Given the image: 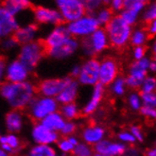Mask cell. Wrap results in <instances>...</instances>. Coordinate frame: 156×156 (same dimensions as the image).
Returning <instances> with one entry per match:
<instances>
[{"mask_svg": "<svg viewBox=\"0 0 156 156\" xmlns=\"http://www.w3.org/2000/svg\"><path fill=\"white\" fill-rule=\"evenodd\" d=\"M36 91L37 87L30 81L20 83L6 81L1 85V96L13 110H21L29 107L35 98Z\"/></svg>", "mask_w": 156, "mask_h": 156, "instance_id": "obj_1", "label": "cell"}, {"mask_svg": "<svg viewBox=\"0 0 156 156\" xmlns=\"http://www.w3.org/2000/svg\"><path fill=\"white\" fill-rule=\"evenodd\" d=\"M104 29L109 37L110 44L113 48H123L130 43L133 27L124 21L119 14H115Z\"/></svg>", "mask_w": 156, "mask_h": 156, "instance_id": "obj_2", "label": "cell"}, {"mask_svg": "<svg viewBox=\"0 0 156 156\" xmlns=\"http://www.w3.org/2000/svg\"><path fill=\"white\" fill-rule=\"evenodd\" d=\"M80 42V49L87 57L94 58L96 55L103 52L110 45L109 37L103 27H99L88 38L82 39Z\"/></svg>", "mask_w": 156, "mask_h": 156, "instance_id": "obj_3", "label": "cell"}, {"mask_svg": "<svg viewBox=\"0 0 156 156\" xmlns=\"http://www.w3.org/2000/svg\"><path fill=\"white\" fill-rule=\"evenodd\" d=\"M45 54H47V48L44 43L34 41L21 45L18 54V60L21 61L31 71L39 65Z\"/></svg>", "mask_w": 156, "mask_h": 156, "instance_id": "obj_4", "label": "cell"}, {"mask_svg": "<svg viewBox=\"0 0 156 156\" xmlns=\"http://www.w3.org/2000/svg\"><path fill=\"white\" fill-rule=\"evenodd\" d=\"M66 26L70 35L78 40L88 38L99 27H101L97 21L95 15L88 13H85L75 21L66 24Z\"/></svg>", "mask_w": 156, "mask_h": 156, "instance_id": "obj_5", "label": "cell"}, {"mask_svg": "<svg viewBox=\"0 0 156 156\" xmlns=\"http://www.w3.org/2000/svg\"><path fill=\"white\" fill-rule=\"evenodd\" d=\"M59 102L56 98L49 97L35 98L29 106V114L35 121H42L49 115L57 112Z\"/></svg>", "mask_w": 156, "mask_h": 156, "instance_id": "obj_6", "label": "cell"}, {"mask_svg": "<svg viewBox=\"0 0 156 156\" xmlns=\"http://www.w3.org/2000/svg\"><path fill=\"white\" fill-rule=\"evenodd\" d=\"M54 2L66 24L75 21L86 13L82 0H54Z\"/></svg>", "mask_w": 156, "mask_h": 156, "instance_id": "obj_7", "label": "cell"}, {"mask_svg": "<svg viewBox=\"0 0 156 156\" xmlns=\"http://www.w3.org/2000/svg\"><path fill=\"white\" fill-rule=\"evenodd\" d=\"M151 62V61L147 57L133 62L129 68V74L126 78L127 86L133 89H140L143 81L148 77L147 73L150 70Z\"/></svg>", "mask_w": 156, "mask_h": 156, "instance_id": "obj_8", "label": "cell"}, {"mask_svg": "<svg viewBox=\"0 0 156 156\" xmlns=\"http://www.w3.org/2000/svg\"><path fill=\"white\" fill-rule=\"evenodd\" d=\"M100 62L95 58H90L81 65L80 74L78 81L82 85L95 86L99 83Z\"/></svg>", "mask_w": 156, "mask_h": 156, "instance_id": "obj_9", "label": "cell"}, {"mask_svg": "<svg viewBox=\"0 0 156 156\" xmlns=\"http://www.w3.org/2000/svg\"><path fill=\"white\" fill-rule=\"evenodd\" d=\"M33 18L35 22L41 25L57 26L63 23L62 17L57 9L45 6H38L33 10Z\"/></svg>", "mask_w": 156, "mask_h": 156, "instance_id": "obj_10", "label": "cell"}, {"mask_svg": "<svg viewBox=\"0 0 156 156\" xmlns=\"http://www.w3.org/2000/svg\"><path fill=\"white\" fill-rule=\"evenodd\" d=\"M119 67L117 62L111 57H107L100 62L99 66V83L110 85L117 79Z\"/></svg>", "mask_w": 156, "mask_h": 156, "instance_id": "obj_11", "label": "cell"}, {"mask_svg": "<svg viewBox=\"0 0 156 156\" xmlns=\"http://www.w3.org/2000/svg\"><path fill=\"white\" fill-rule=\"evenodd\" d=\"M70 33L67 30L66 24H60L52 27V30L48 33L43 43L47 50L55 48L65 43L69 37Z\"/></svg>", "mask_w": 156, "mask_h": 156, "instance_id": "obj_12", "label": "cell"}, {"mask_svg": "<svg viewBox=\"0 0 156 156\" xmlns=\"http://www.w3.org/2000/svg\"><path fill=\"white\" fill-rule=\"evenodd\" d=\"M30 70L19 60H14L7 65L5 70L6 80L12 83L25 82L29 79Z\"/></svg>", "mask_w": 156, "mask_h": 156, "instance_id": "obj_13", "label": "cell"}, {"mask_svg": "<svg viewBox=\"0 0 156 156\" xmlns=\"http://www.w3.org/2000/svg\"><path fill=\"white\" fill-rule=\"evenodd\" d=\"M20 27L15 15L7 11L4 7L0 9V36L1 38L11 37Z\"/></svg>", "mask_w": 156, "mask_h": 156, "instance_id": "obj_14", "label": "cell"}, {"mask_svg": "<svg viewBox=\"0 0 156 156\" xmlns=\"http://www.w3.org/2000/svg\"><path fill=\"white\" fill-rule=\"evenodd\" d=\"M80 48V42L70 36V37L59 47L47 50V55L56 60H63L70 57Z\"/></svg>", "mask_w": 156, "mask_h": 156, "instance_id": "obj_15", "label": "cell"}, {"mask_svg": "<svg viewBox=\"0 0 156 156\" xmlns=\"http://www.w3.org/2000/svg\"><path fill=\"white\" fill-rule=\"evenodd\" d=\"M31 137L37 145L51 146L59 141L58 133L48 129L41 122L34 124L31 131Z\"/></svg>", "mask_w": 156, "mask_h": 156, "instance_id": "obj_16", "label": "cell"}, {"mask_svg": "<svg viewBox=\"0 0 156 156\" xmlns=\"http://www.w3.org/2000/svg\"><path fill=\"white\" fill-rule=\"evenodd\" d=\"M67 81V77L65 79H48L41 81L37 86V91L43 97L56 98L65 88Z\"/></svg>", "mask_w": 156, "mask_h": 156, "instance_id": "obj_17", "label": "cell"}, {"mask_svg": "<svg viewBox=\"0 0 156 156\" xmlns=\"http://www.w3.org/2000/svg\"><path fill=\"white\" fill-rule=\"evenodd\" d=\"M79 84L80 82L78 80L72 77H67V81L65 88L56 98L57 101L62 105L74 102L79 94Z\"/></svg>", "mask_w": 156, "mask_h": 156, "instance_id": "obj_18", "label": "cell"}, {"mask_svg": "<svg viewBox=\"0 0 156 156\" xmlns=\"http://www.w3.org/2000/svg\"><path fill=\"white\" fill-rule=\"evenodd\" d=\"M125 144L121 142H114L108 139H104L94 146L96 152L102 153L106 156H119L126 151Z\"/></svg>", "mask_w": 156, "mask_h": 156, "instance_id": "obj_19", "label": "cell"}, {"mask_svg": "<svg viewBox=\"0 0 156 156\" xmlns=\"http://www.w3.org/2000/svg\"><path fill=\"white\" fill-rule=\"evenodd\" d=\"M146 5L147 4L141 2L133 3L129 6H126L118 14L123 18L124 21H126L128 24L133 27L140 19Z\"/></svg>", "mask_w": 156, "mask_h": 156, "instance_id": "obj_20", "label": "cell"}, {"mask_svg": "<svg viewBox=\"0 0 156 156\" xmlns=\"http://www.w3.org/2000/svg\"><path fill=\"white\" fill-rule=\"evenodd\" d=\"M106 132L104 128L98 125H90L85 127L81 133V137L83 141L91 146H96L99 142L104 140Z\"/></svg>", "mask_w": 156, "mask_h": 156, "instance_id": "obj_21", "label": "cell"}, {"mask_svg": "<svg viewBox=\"0 0 156 156\" xmlns=\"http://www.w3.org/2000/svg\"><path fill=\"white\" fill-rule=\"evenodd\" d=\"M38 34V27L36 24H27L21 26L18 30L15 32L13 37L16 39L18 44L23 45L31 42L36 41V37Z\"/></svg>", "mask_w": 156, "mask_h": 156, "instance_id": "obj_22", "label": "cell"}, {"mask_svg": "<svg viewBox=\"0 0 156 156\" xmlns=\"http://www.w3.org/2000/svg\"><path fill=\"white\" fill-rule=\"evenodd\" d=\"M104 91H105L104 85H102L101 83H98L97 85H95L94 89H93V93H92V96H91V98L84 105L81 113L85 115H89L94 114L98 110V108L100 104V101H101V99L104 96Z\"/></svg>", "mask_w": 156, "mask_h": 156, "instance_id": "obj_23", "label": "cell"}, {"mask_svg": "<svg viewBox=\"0 0 156 156\" xmlns=\"http://www.w3.org/2000/svg\"><path fill=\"white\" fill-rule=\"evenodd\" d=\"M24 119L19 110H12L5 116V126L9 133H14L22 130Z\"/></svg>", "mask_w": 156, "mask_h": 156, "instance_id": "obj_24", "label": "cell"}, {"mask_svg": "<svg viewBox=\"0 0 156 156\" xmlns=\"http://www.w3.org/2000/svg\"><path fill=\"white\" fill-rule=\"evenodd\" d=\"M0 144H1V150L9 154H15L21 150V141L13 133L2 135L0 137Z\"/></svg>", "mask_w": 156, "mask_h": 156, "instance_id": "obj_25", "label": "cell"}, {"mask_svg": "<svg viewBox=\"0 0 156 156\" xmlns=\"http://www.w3.org/2000/svg\"><path fill=\"white\" fill-rule=\"evenodd\" d=\"M66 122V119L59 112H55V113L49 115L48 116L44 118L41 121V123L44 127H47L48 129H49L53 132H56V133L62 132Z\"/></svg>", "mask_w": 156, "mask_h": 156, "instance_id": "obj_26", "label": "cell"}, {"mask_svg": "<svg viewBox=\"0 0 156 156\" xmlns=\"http://www.w3.org/2000/svg\"><path fill=\"white\" fill-rule=\"evenodd\" d=\"M30 6V0H4L3 6L13 15H17L26 11Z\"/></svg>", "mask_w": 156, "mask_h": 156, "instance_id": "obj_27", "label": "cell"}, {"mask_svg": "<svg viewBox=\"0 0 156 156\" xmlns=\"http://www.w3.org/2000/svg\"><path fill=\"white\" fill-rule=\"evenodd\" d=\"M100 27H106L115 17V12L110 6H103L94 14Z\"/></svg>", "mask_w": 156, "mask_h": 156, "instance_id": "obj_28", "label": "cell"}, {"mask_svg": "<svg viewBox=\"0 0 156 156\" xmlns=\"http://www.w3.org/2000/svg\"><path fill=\"white\" fill-rule=\"evenodd\" d=\"M149 32L142 27H137L133 30L130 43L134 47H145V44L149 39Z\"/></svg>", "mask_w": 156, "mask_h": 156, "instance_id": "obj_29", "label": "cell"}, {"mask_svg": "<svg viewBox=\"0 0 156 156\" xmlns=\"http://www.w3.org/2000/svg\"><path fill=\"white\" fill-rule=\"evenodd\" d=\"M27 156H57V155L51 146L36 145L30 150Z\"/></svg>", "mask_w": 156, "mask_h": 156, "instance_id": "obj_30", "label": "cell"}, {"mask_svg": "<svg viewBox=\"0 0 156 156\" xmlns=\"http://www.w3.org/2000/svg\"><path fill=\"white\" fill-rule=\"evenodd\" d=\"M61 114L67 120H72V119H75L80 115V110L77 104H75L74 102L63 104L61 107Z\"/></svg>", "mask_w": 156, "mask_h": 156, "instance_id": "obj_31", "label": "cell"}, {"mask_svg": "<svg viewBox=\"0 0 156 156\" xmlns=\"http://www.w3.org/2000/svg\"><path fill=\"white\" fill-rule=\"evenodd\" d=\"M141 19L142 21L148 24L156 19V1H151L146 5Z\"/></svg>", "mask_w": 156, "mask_h": 156, "instance_id": "obj_32", "label": "cell"}, {"mask_svg": "<svg viewBox=\"0 0 156 156\" xmlns=\"http://www.w3.org/2000/svg\"><path fill=\"white\" fill-rule=\"evenodd\" d=\"M95 150L91 145L85 142H80L74 149L73 155L74 156H93Z\"/></svg>", "mask_w": 156, "mask_h": 156, "instance_id": "obj_33", "label": "cell"}, {"mask_svg": "<svg viewBox=\"0 0 156 156\" xmlns=\"http://www.w3.org/2000/svg\"><path fill=\"white\" fill-rule=\"evenodd\" d=\"M126 86H127L126 79H124L122 77H118L111 84V90L115 96L120 97L125 94Z\"/></svg>", "mask_w": 156, "mask_h": 156, "instance_id": "obj_34", "label": "cell"}, {"mask_svg": "<svg viewBox=\"0 0 156 156\" xmlns=\"http://www.w3.org/2000/svg\"><path fill=\"white\" fill-rule=\"evenodd\" d=\"M128 103H129L131 109L133 110V111H139L143 107L142 98L139 94L135 93V92L130 94L129 98H128Z\"/></svg>", "mask_w": 156, "mask_h": 156, "instance_id": "obj_35", "label": "cell"}, {"mask_svg": "<svg viewBox=\"0 0 156 156\" xmlns=\"http://www.w3.org/2000/svg\"><path fill=\"white\" fill-rule=\"evenodd\" d=\"M140 91L142 94L154 93V91H156V79L153 77H147L140 87Z\"/></svg>", "mask_w": 156, "mask_h": 156, "instance_id": "obj_36", "label": "cell"}, {"mask_svg": "<svg viewBox=\"0 0 156 156\" xmlns=\"http://www.w3.org/2000/svg\"><path fill=\"white\" fill-rule=\"evenodd\" d=\"M58 149L65 154H67V153H73L74 151V149H75V145L73 144L68 137H65V138H62L58 141Z\"/></svg>", "mask_w": 156, "mask_h": 156, "instance_id": "obj_37", "label": "cell"}, {"mask_svg": "<svg viewBox=\"0 0 156 156\" xmlns=\"http://www.w3.org/2000/svg\"><path fill=\"white\" fill-rule=\"evenodd\" d=\"M86 13L95 14L100 8L103 7L99 0H82Z\"/></svg>", "mask_w": 156, "mask_h": 156, "instance_id": "obj_38", "label": "cell"}, {"mask_svg": "<svg viewBox=\"0 0 156 156\" xmlns=\"http://www.w3.org/2000/svg\"><path fill=\"white\" fill-rule=\"evenodd\" d=\"M118 139L123 144H133L136 142L135 137L130 131H123L118 133Z\"/></svg>", "mask_w": 156, "mask_h": 156, "instance_id": "obj_39", "label": "cell"}, {"mask_svg": "<svg viewBox=\"0 0 156 156\" xmlns=\"http://www.w3.org/2000/svg\"><path fill=\"white\" fill-rule=\"evenodd\" d=\"M143 106L156 107V94L155 93H146L141 94Z\"/></svg>", "mask_w": 156, "mask_h": 156, "instance_id": "obj_40", "label": "cell"}, {"mask_svg": "<svg viewBox=\"0 0 156 156\" xmlns=\"http://www.w3.org/2000/svg\"><path fill=\"white\" fill-rule=\"evenodd\" d=\"M19 44L18 42L16 41V39L13 37V36H11V37H7V38H4L3 41H2V48L4 50H12L14 49L17 45Z\"/></svg>", "mask_w": 156, "mask_h": 156, "instance_id": "obj_41", "label": "cell"}, {"mask_svg": "<svg viewBox=\"0 0 156 156\" xmlns=\"http://www.w3.org/2000/svg\"><path fill=\"white\" fill-rule=\"evenodd\" d=\"M76 128H77V126H76V124L74 122L68 120V121L66 122L65 126H63L61 133L62 135H65L66 137L70 136V135H73V133L76 132Z\"/></svg>", "mask_w": 156, "mask_h": 156, "instance_id": "obj_42", "label": "cell"}, {"mask_svg": "<svg viewBox=\"0 0 156 156\" xmlns=\"http://www.w3.org/2000/svg\"><path fill=\"white\" fill-rule=\"evenodd\" d=\"M141 114L150 119H156V107H150V106H143L140 110Z\"/></svg>", "mask_w": 156, "mask_h": 156, "instance_id": "obj_43", "label": "cell"}, {"mask_svg": "<svg viewBox=\"0 0 156 156\" xmlns=\"http://www.w3.org/2000/svg\"><path fill=\"white\" fill-rule=\"evenodd\" d=\"M133 57L135 61L142 60L146 57V48L145 47H134L133 50Z\"/></svg>", "mask_w": 156, "mask_h": 156, "instance_id": "obj_44", "label": "cell"}, {"mask_svg": "<svg viewBox=\"0 0 156 156\" xmlns=\"http://www.w3.org/2000/svg\"><path fill=\"white\" fill-rule=\"evenodd\" d=\"M126 0H112L110 7L115 12H120L125 7Z\"/></svg>", "mask_w": 156, "mask_h": 156, "instance_id": "obj_45", "label": "cell"}, {"mask_svg": "<svg viewBox=\"0 0 156 156\" xmlns=\"http://www.w3.org/2000/svg\"><path fill=\"white\" fill-rule=\"evenodd\" d=\"M130 132L133 133V135L135 137L136 141H139V142H143L144 140V133L141 130V128L138 126H132Z\"/></svg>", "mask_w": 156, "mask_h": 156, "instance_id": "obj_46", "label": "cell"}, {"mask_svg": "<svg viewBox=\"0 0 156 156\" xmlns=\"http://www.w3.org/2000/svg\"><path fill=\"white\" fill-rule=\"evenodd\" d=\"M119 156H141L138 150L134 148H127L126 151Z\"/></svg>", "mask_w": 156, "mask_h": 156, "instance_id": "obj_47", "label": "cell"}, {"mask_svg": "<svg viewBox=\"0 0 156 156\" xmlns=\"http://www.w3.org/2000/svg\"><path fill=\"white\" fill-rule=\"evenodd\" d=\"M147 30H148L150 35L155 36L156 37V19L151 22L150 24H148V29H147Z\"/></svg>", "mask_w": 156, "mask_h": 156, "instance_id": "obj_48", "label": "cell"}, {"mask_svg": "<svg viewBox=\"0 0 156 156\" xmlns=\"http://www.w3.org/2000/svg\"><path fill=\"white\" fill-rule=\"evenodd\" d=\"M80 70H81V66L76 65L72 67L71 69V76L72 78H78L80 74Z\"/></svg>", "mask_w": 156, "mask_h": 156, "instance_id": "obj_49", "label": "cell"}, {"mask_svg": "<svg viewBox=\"0 0 156 156\" xmlns=\"http://www.w3.org/2000/svg\"><path fill=\"white\" fill-rule=\"evenodd\" d=\"M150 1H151V0H126L125 7L129 6V5H131L133 3H136V2H141V3H144V4H148V3H150Z\"/></svg>", "mask_w": 156, "mask_h": 156, "instance_id": "obj_50", "label": "cell"}, {"mask_svg": "<svg viewBox=\"0 0 156 156\" xmlns=\"http://www.w3.org/2000/svg\"><path fill=\"white\" fill-rule=\"evenodd\" d=\"M146 156H156V146L154 148H151L149 151H147Z\"/></svg>", "mask_w": 156, "mask_h": 156, "instance_id": "obj_51", "label": "cell"}, {"mask_svg": "<svg viewBox=\"0 0 156 156\" xmlns=\"http://www.w3.org/2000/svg\"><path fill=\"white\" fill-rule=\"evenodd\" d=\"M6 67H7V66L5 65L3 61H1V63H0V74H1V76L4 75V73H5L4 69L6 70Z\"/></svg>", "mask_w": 156, "mask_h": 156, "instance_id": "obj_52", "label": "cell"}, {"mask_svg": "<svg viewBox=\"0 0 156 156\" xmlns=\"http://www.w3.org/2000/svg\"><path fill=\"white\" fill-rule=\"evenodd\" d=\"M150 71H151V72H156V62L151 61V66H150Z\"/></svg>", "mask_w": 156, "mask_h": 156, "instance_id": "obj_53", "label": "cell"}, {"mask_svg": "<svg viewBox=\"0 0 156 156\" xmlns=\"http://www.w3.org/2000/svg\"><path fill=\"white\" fill-rule=\"evenodd\" d=\"M99 1L102 4V6H110L112 0H99Z\"/></svg>", "mask_w": 156, "mask_h": 156, "instance_id": "obj_54", "label": "cell"}, {"mask_svg": "<svg viewBox=\"0 0 156 156\" xmlns=\"http://www.w3.org/2000/svg\"><path fill=\"white\" fill-rule=\"evenodd\" d=\"M152 51H153L154 54H156V37H155V39H154L153 44H152Z\"/></svg>", "mask_w": 156, "mask_h": 156, "instance_id": "obj_55", "label": "cell"}, {"mask_svg": "<svg viewBox=\"0 0 156 156\" xmlns=\"http://www.w3.org/2000/svg\"><path fill=\"white\" fill-rule=\"evenodd\" d=\"M0 156H11V154H9L8 152H6L5 151H0Z\"/></svg>", "mask_w": 156, "mask_h": 156, "instance_id": "obj_56", "label": "cell"}, {"mask_svg": "<svg viewBox=\"0 0 156 156\" xmlns=\"http://www.w3.org/2000/svg\"><path fill=\"white\" fill-rule=\"evenodd\" d=\"M93 156H106V155H104V154H102V153H99V152H96V151H95V153H94Z\"/></svg>", "mask_w": 156, "mask_h": 156, "instance_id": "obj_57", "label": "cell"}, {"mask_svg": "<svg viewBox=\"0 0 156 156\" xmlns=\"http://www.w3.org/2000/svg\"><path fill=\"white\" fill-rule=\"evenodd\" d=\"M153 61H154V62H156V54L154 55V60H153Z\"/></svg>", "mask_w": 156, "mask_h": 156, "instance_id": "obj_58", "label": "cell"}, {"mask_svg": "<svg viewBox=\"0 0 156 156\" xmlns=\"http://www.w3.org/2000/svg\"><path fill=\"white\" fill-rule=\"evenodd\" d=\"M57 156H58V155H57Z\"/></svg>", "mask_w": 156, "mask_h": 156, "instance_id": "obj_59", "label": "cell"}]
</instances>
